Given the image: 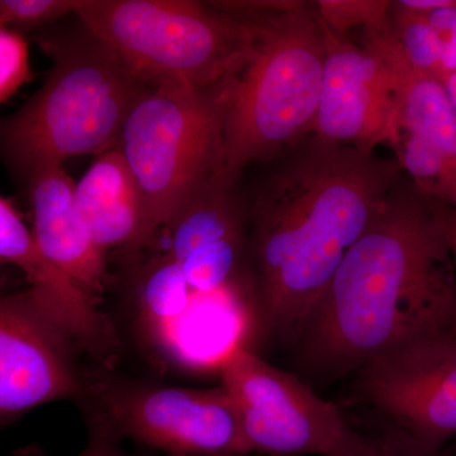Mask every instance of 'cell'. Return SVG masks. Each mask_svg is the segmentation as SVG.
Wrapping results in <instances>:
<instances>
[{"mask_svg":"<svg viewBox=\"0 0 456 456\" xmlns=\"http://www.w3.org/2000/svg\"><path fill=\"white\" fill-rule=\"evenodd\" d=\"M77 404L88 434L114 443L134 441L165 456L253 454L235 403L222 386H167L97 365L86 370Z\"/></svg>","mask_w":456,"mask_h":456,"instance_id":"52a82bcc","label":"cell"},{"mask_svg":"<svg viewBox=\"0 0 456 456\" xmlns=\"http://www.w3.org/2000/svg\"><path fill=\"white\" fill-rule=\"evenodd\" d=\"M443 86L445 88L450 103H452V107L454 108L456 113V73L450 75L448 79L443 83Z\"/></svg>","mask_w":456,"mask_h":456,"instance_id":"484cf974","label":"cell"},{"mask_svg":"<svg viewBox=\"0 0 456 456\" xmlns=\"http://www.w3.org/2000/svg\"><path fill=\"white\" fill-rule=\"evenodd\" d=\"M228 79L204 89L151 84L126 119L117 149L139 184L155 240L218 178Z\"/></svg>","mask_w":456,"mask_h":456,"instance_id":"8992f818","label":"cell"},{"mask_svg":"<svg viewBox=\"0 0 456 456\" xmlns=\"http://www.w3.org/2000/svg\"><path fill=\"white\" fill-rule=\"evenodd\" d=\"M456 73V32L443 46L441 56V83L445 82L450 75Z\"/></svg>","mask_w":456,"mask_h":456,"instance_id":"d4e9b609","label":"cell"},{"mask_svg":"<svg viewBox=\"0 0 456 456\" xmlns=\"http://www.w3.org/2000/svg\"><path fill=\"white\" fill-rule=\"evenodd\" d=\"M246 206L251 338L293 345L342 259L401 179L398 161L312 134Z\"/></svg>","mask_w":456,"mask_h":456,"instance_id":"6da1fadb","label":"cell"},{"mask_svg":"<svg viewBox=\"0 0 456 456\" xmlns=\"http://www.w3.org/2000/svg\"><path fill=\"white\" fill-rule=\"evenodd\" d=\"M37 41L53 68L22 107L0 118V160L22 184L69 159L118 147L128 114L151 86L80 22L70 31L42 29Z\"/></svg>","mask_w":456,"mask_h":456,"instance_id":"3957f363","label":"cell"},{"mask_svg":"<svg viewBox=\"0 0 456 456\" xmlns=\"http://www.w3.org/2000/svg\"><path fill=\"white\" fill-rule=\"evenodd\" d=\"M74 200L90 239L102 253H137L154 244L142 193L117 147L99 155L75 183Z\"/></svg>","mask_w":456,"mask_h":456,"instance_id":"9a60e30c","label":"cell"},{"mask_svg":"<svg viewBox=\"0 0 456 456\" xmlns=\"http://www.w3.org/2000/svg\"><path fill=\"white\" fill-rule=\"evenodd\" d=\"M452 332L456 270L437 202L399 179L312 308L294 362L331 382L399 345Z\"/></svg>","mask_w":456,"mask_h":456,"instance_id":"7a4b0ae2","label":"cell"},{"mask_svg":"<svg viewBox=\"0 0 456 456\" xmlns=\"http://www.w3.org/2000/svg\"><path fill=\"white\" fill-rule=\"evenodd\" d=\"M437 209H439L441 224H443L446 239H448L456 270V211L439 202H437Z\"/></svg>","mask_w":456,"mask_h":456,"instance_id":"cb8c5ba5","label":"cell"},{"mask_svg":"<svg viewBox=\"0 0 456 456\" xmlns=\"http://www.w3.org/2000/svg\"><path fill=\"white\" fill-rule=\"evenodd\" d=\"M354 375L364 403L431 452L456 439V332L380 354Z\"/></svg>","mask_w":456,"mask_h":456,"instance_id":"9c48e42d","label":"cell"},{"mask_svg":"<svg viewBox=\"0 0 456 456\" xmlns=\"http://www.w3.org/2000/svg\"><path fill=\"white\" fill-rule=\"evenodd\" d=\"M364 42L391 69L397 101V136L415 137L444 160L456 165V113L443 83L410 64L391 25L382 31L365 32Z\"/></svg>","mask_w":456,"mask_h":456,"instance_id":"2e32d148","label":"cell"},{"mask_svg":"<svg viewBox=\"0 0 456 456\" xmlns=\"http://www.w3.org/2000/svg\"><path fill=\"white\" fill-rule=\"evenodd\" d=\"M241 18L253 23L254 40L227 84L218 178L231 185L246 167L274 160L314 134L326 59L314 3L284 0Z\"/></svg>","mask_w":456,"mask_h":456,"instance_id":"277c9868","label":"cell"},{"mask_svg":"<svg viewBox=\"0 0 456 456\" xmlns=\"http://www.w3.org/2000/svg\"><path fill=\"white\" fill-rule=\"evenodd\" d=\"M380 449L378 456H441L419 445L403 432L389 428L379 435Z\"/></svg>","mask_w":456,"mask_h":456,"instance_id":"7402d4cb","label":"cell"},{"mask_svg":"<svg viewBox=\"0 0 456 456\" xmlns=\"http://www.w3.org/2000/svg\"><path fill=\"white\" fill-rule=\"evenodd\" d=\"M77 0H0V28L20 33L42 31L74 14Z\"/></svg>","mask_w":456,"mask_h":456,"instance_id":"ffe728a7","label":"cell"},{"mask_svg":"<svg viewBox=\"0 0 456 456\" xmlns=\"http://www.w3.org/2000/svg\"><path fill=\"white\" fill-rule=\"evenodd\" d=\"M393 2L384 0H320L314 8L330 32L344 37L351 29L382 31L389 27Z\"/></svg>","mask_w":456,"mask_h":456,"instance_id":"d6986e66","label":"cell"},{"mask_svg":"<svg viewBox=\"0 0 456 456\" xmlns=\"http://www.w3.org/2000/svg\"><path fill=\"white\" fill-rule=\"evenodd\" d=\"M0 265L22 273L35 298L83 349H94L110 335V322L59 270L44 259L22 216L0 196Z\"/></svg>","mask_w":456,"mask_h":456,"instance_id":"5bb4252c","label":"cell"},{"mask_svg":"<svg viewBox=\"0 0 456 456\" xmlns=\"http://www.w3.org/2000/svg\"><path fill=\"white\" fill-rule=\"evenodd\" d=\"M80 350L31 290L0 289V426L35 408L82 397Z\"/></svg>","mask_w":456,"mask_h":456,"instance_id":"30bf717a","label":"cell"},{"mask_svg":"<svg viewBox=\"0 0 456 456\" xmlns=\"http://www.w3.org/2000/svg\"><path fill=\"white\" fill-rule=\"evenodd\" d=\"M23 185L38 251L98 305L107 289V255L90 239L77 211L75 183L64 167H53L32 174Z\"/></svg>","mask_w":456,"mask_h":456,"instance_id":"4fadbf2b","label":"cell"},{"mask_svg":"<svg viewBox=\"0 0 456 456\" xmlns=\"http://www.w3.org/2000/svg\"><path fill=\"white\" fill-rule=\"evenodd\" d=\"M11 456H13V455H11Z\"/></svg>","mask_w":456,"mask_h":456,"instance_id":"4316f807","label":"cell"},{"mask_svg":"<svg viewBox=\"0 0 456 456\" xmlns=\"http://www.w3.org/2000/svg\"><path fill=\"white\" fill-rule=\"evenodd\" d=\"M222 387L237 408L251 452L266 456H377L379 436L354 431L340 410L298 375L237 344L221 364Z\"/></svg>","mask_w":456,"mask_h":456,"instance_id":"ba28073f","label":"cell"},{"mask_svg":"<svg viewBox=\"0 0 456 456\" xmlns=\"http://www.w3.org/2000/svg\"><path fill=\"white\" fill-rule=\"evenodd\" d=\"M16 456H47L37 446H28V448L18 450L14 452ZM77 456H140L139 454H131L127 450L123 449L122 444L114 443L106 437L99 436L95 434H88L86 446Z\"/></svg>","mask_w":456,"mask_h":456,"instance_id":"603a6c76","label":"cell"},{"mask_svg":"<svg viewBox=\"0 0 456 456\" xmlns=\"http://www.w3.org/2000/svg\"><path fill=\"white\" fill-rule=\"evenodd\" d=\"M325 27V26H323ZM326 32V59L314 136L374 151L397 137L391 69L370 46Z\"/></svg>","mask_w":456,"mask_h":456,"instance_id":"7c38bea8","label":"cell"},{"mask_svg":"<svg viewBox=\"0 0 456 456\" xmlns=\"http://www.w3.org/2000/svg\"><path fill=\"white\" fill-rule=\"evenodd\" d=\"M235 185L215 178L167 222L156 240L193 293L232 299L248 322L250 283L246 206Z\"/></svg>","mask_w":456,"mask_h":456,"instance_id":"8fae6325","label":"cell"},{"mask_svg":"<svg viewBox=\"0 0 456 456\" xmlns=\"http://www.w3.org/2000/svg\"><path fill=\"white\" fill-rule=\"evenodd\" d=\"M31 79L29 49L25 37L0 28V106Z\"/></svg>","mask_w":456,"mask_h":456,"instance_id":"44dd1931","label":"cell"},{"mask_svg":"<svg viewBox=\"0 0 456 456\" xmlns=\"http://www.w3.org/2000/svg\"><path fill=\"white\" fill-rule=\"evenodd\" d=\"M74 16L152 86L204 89L233 77L254 25L213 3L77 0Z\"/></svg>","mask_w":456,"mask_h":456,"instance_id":"5b68a950","label":"cell"},{"mask_svg":"<svg viewBox=\"0 0 456 456\" xmlns=\"http://www.w3.org/2000/svg\"><path fill=\"white\" fill-rule=\"evenodd\" d=\"M146 261L137 281L142 318L161 331H174L194 297L179 266L163 248Z\"/></svg>","mask_w":456,"mask_h":456,"instance_id":"e0dca14e","label":"cell"},{"mask_svg":"<svg viewBox=\"0 0 456 456\" xmlns=\"http://www.w3.org/2000/svg\"><path fill=\"white\" fill-rule=\"evenodd\" d=\"M389 23L393 36L410 64L441 82L443 45L424 14L393 2Z\"/></svg>","mask_w":456,"mask_h":456,"instance_id":"ac0fdd59","label":"cell"}]
</instances>
